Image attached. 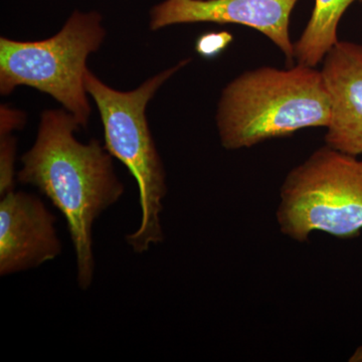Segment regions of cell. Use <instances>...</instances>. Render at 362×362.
Wrapping results in <instances>:
<instances>
[{"mask_svg": "<svg viewBox=\"0 0 362 362\" xmlns=\"http://www.w3.org/2000/svg\"><path fill=\"white\" fill-rule=\"evenodd\" d=\"M80 127L65 110L42 113L37 139L21 157L18 180L35 187L64 214L77 261L78 286L94 280L93 226L124 194L112 156L97 139L83 144L74 133Z\"/></svg>", "mask_w": 362, "mask_h": 362, "instance_id": "obj_1", "label": "cell"}, {"mask_svg": "<svg viewBox=\"0 0 362 362\" xmlns=\"http://www.w3.org/2000/svg\"><path fill=\"white\" fill-rule=\"evenodd\" d=\"M330 102L320 71L262 66L233 80L221 93L216 125L226 150L254 145L310 127H327Z\"/></svg>", "mask_w": 362, "mask_h": 362, "instance_id": "obj_2", "label": "cell"}, {"mask_svg": "<svg viewBox=\"0 0 362 362\" xmlns=\"http://www.w3.org/2000/svg\"><path fill=\"white\" fill-rule=\"evenodd\" d=\"M188 59L150 78L137 89L121 92L104 84L87 69L84 84L99 110L104 126L105 147L128 168L137 181L141 221L126 242L135 254H144L163 242L160 216L168 194L166 173L150 132L146 107L157 90Z\"/></svg>", "mask_w": 362, "mask_h": 362, "instance_id": "obj_3", "label": "cell"}, {"mask_svg": "<svg viewBox=\"0 0 362 362\" xmlns=\"http://www.w3.org/2000/svg\"><path fill=\"white\" fill-rule=\"evenodd\" d=\"M106 32L101 14L75 11L54 37L37 42L0 39V93L18 86L49 94L75 117L81 128L90 114L84 84L88 57L101 47Z\"/></svg>", "mask_w": 362, "mask_h": 362, "instance_id": "obj_4", "label": "cell"}, {"mask_svg": "<svg viewBox=\"0 0 362 362\" xmlns=\"http://www.w3.org/2000/svg\"><path fill=\"white\" fill-rule=\"evenodd\" d=\"M276 218L296 242L312 233L352 239L362 230V160L326 146L293 168L280 192Z\"/></svg>", "mask_w": 362, "mask_h": 362, "instance_id": "obj_5", "label": "cell"}, {"mask_svg": "<svg viewBox=\"0 0 362 362\" xmlns=\"http://www.w3.org/2000/svg\"><path fill=\"white\" fill-rule=\"evenodd\" d=\"M298 0H164L150 11V28L158 30L181 23H233L254 28L272 40L290 66L294 45L290 18Z\"/></svg>", "mask_w": 362, "mask_h": 362, "instance_id": "obj_6", "label": "cell"}, {"mask_svg": "<svg viewBox=\"0 0 362 362\" xmlns=\"http://www.w3.org/2000/svg\"><path fill=\"white\" fill-rule=\"evenodd\" d=\"M0 202V275L37 268L62 254L57 218L35 195L7 192Z\"/></svg>", "mask_w": 362, "mask_h": 362, "instance_id": "obj_7", "label": "cell"}, {"mask_svg": "<svg viewBox=\"0 0 362 362\" xmlns=\"http://www.w3.org/2000/svg\"><path fill=\"white\" fill-rule=\"evenodd\" d=\"M330 102L326 145L352 156L362 154V45L338 42L320 71Z\"/></svg>", "mask_w": 362, "mask_h": 362, "instance_id": "obj_8", "label": "cell"}, {"mask_svg": "<svg viewBox=\"0 0 362 362\" xmlns=\"http://www.w3.org/2000/svg\"><path fill=\"white\" fill-rule=\"evenodd\" d=\"M362 0H315L313 13L300 39L294 45L298 65L315 68L337 44V28L343 14Z\"/></svg>", "mask_w": 362, "mask_h": 362, "instance_id": "obj_9", "label": "cell"}, {"mask_svg": "<svg viewBox=\"0 0 362 362\" xmlns=\"http://www.w3.org/2000/svg\"><path fill=\"white\" fill-rule=\"evenodd\" d=\"M16 151V138L11 134L1 135V142H0V197L14 190Z\"/></svg>", "mask_w": 362, "mask_h": 362, "instance_id": "obj_10", "label": "cell"}, {"mask_svg": "<svg viewBox=\"0 0 362 362\" xmlns=\"http://www.w3.org/2000/svg\"><path fill=\"white\" fill-rule=\"evenodd\" d=\"M233 40L232 33L226 30L202 33L195 42V51L204 59H214L232 44Z\"/></svg>", "mask_w": 362, "mask_h": 362, "instance_id": "obj_11", "label": "cell"}, {"mask_svg": "<svg viewBox=\"0 0 362 362\" xmlns=\"http://www.w3.org/2000/svg\"><path fill=\"white\" fill-rule=\"evenodd\" d=\"M350 362H362V345L354 352L349 358Z\"/></svg>", "mask_w": 362, "mask_h": 362, "instance_id": "obj_12", "label": "cell"}]
</instances>
